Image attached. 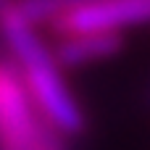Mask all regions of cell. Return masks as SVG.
Wrapping results in <instances>:
<instances>
[{
	"mask_svg": "<svg viewBox=\"0 0 150 150\" xmlns=\"http://www.w3.org/2000/svg\"><path fill=\"white\" fill-rule=\"evenodd\" d=\"M0 40L8 47V58L21 71L42 113L69 137L84 132V111L74 90L66 82V71L58 66L53 47L40 37L37 26L29 24L16 5L0 11Z\"/></svg>",
	"mask_w": 150,
	"mask_h": 150,
	"instance_id": "1",
	"label": "cell"
},
{
	"mask_svg": "<svg viewBox=\"0 0 150 150\" xmlns=\"http://www.w3.org/2000/svg\"><path fill=\"white\" fill-rule=\"evenodd\" d=\"M0 150H69V134L42 113L21 71L5 55H0Z\"/></svg>",
	"mask_w": 150,
	"mask_h": 150,
	"instance_id": "2",
	"label": "cell"
},
{
	"mask_svg": "<svg viewBox=\"0 0 150 150\" xmlns=\"http://www.w3.org/2000/svg\"><path fill=\"white\" fill-rule=\"evenodd\" d=\"M150 26V0H92L53 24V32H119Z\"/></svg>",
	"mask_w": 150,
	"mask_h": 150,
	"instance_id": "3",
	"label": "cell"
},
{
	"mask_svg": "<svg viewBox=\"0 0 150 150\" xmlns=\"http://www.w3.org/2000/svg\"><path fill=\"white\" fill-rule=\"evenodd\" d=\"M53 55L63 71L87 69L116 58L124 50V34L119 32H53Z\"/></svg>",
	"mask_w": 150,
	"mask_h": 150,
	"instance_id": "4",
	"label": "cell"
},
{
	"mask_svg": "<svg viewBox=\"0 0 150 150\" xmlns=\"http://www.w3.org/2000/svg\"><path fill=\"white\" fill-rule=\"evenodd\" d=\"M87 3H92V0H13L16 11L34 26H40V24L53 26L61 18H66L71 11H76Z\"/></svg>",
	"mask_w": 150,
	"mask_h": 150,
	"instance_id": "5",
	"label": "cell"
},
{
	"mask_svg": "<svg viewBox=\"0 0 150 150\" xmlns=\"http://www.w3.org/2000/svg\"><path fill=\"white\" fill-rule=\"evenodd\" d=\"M11 3H13V0H0V11H3V8H8Z\"/></svg>",
	"mask_w": 150,
	"mask_h": 150,
	"instance_id": "6",
	"label": "cell"
}]
</instances>
